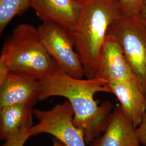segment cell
<instances>
[{
	"label": "cell",
	"instance_id": "6da1fadb",
	"mask_svg": "<svg viewBox=\"0 0 146 146\" xmlns=\"http://www.w3.org/2000/svg\"><path fill=\"white\" fill-rule=\"evenodd\" d=\"M40 81L38 101L52 96L66 98L74 110L73 124L83 132L87 145L104 133L114 108L110 101L99 105L94 99L98 93H110L108 83L104 80L76 78L58 68L51 76Z\"/></svg>",
	"mask_w": 146,
	"mask_h": 146
},
{
	"label": "cell",
	"instance_id": "7a4b0ae2",
	"mask_svg": "<svg viewBox=\"0 0 146 146\" xmlns=\"http://www.w3.org/2000/svg\"><path fill=\"white\" fill-rule=\"evenodd\" d=\"M80 16L69 32L80 55L87 78H95L104 39L110 26L123 13L119 0H78Z\"/></svg>",
	"mask_w": 146,
	"mask_h": 146
},
{
	"label": "cell",
	"instance_id": "3957f363",
	"mask_svg": "<svg viewBox=\"0 0 146 146\" xmlns=\"http://www.w3.org/2000/svg\"><path fill=\"white\" fill-rule=\"evenodd\" d=\"M10 72L42 80L58 67L43 46L37 28L28 23L16 27L5 41L0 58Z\"/></svg>",
	"mask_w": 146,
	"mask_h": 146
},
{
	"label": "cell",
	"instance_id": "277c9868",
	"mask_svg": "<svg viewBox=\"0 0 146 146\" xmlns=\"http://www.w3.org/2000/svg\"><path fill=\"white\" fill-rule=\"evenodd\" d=\"M108 33L119 43L146 95V27L139 16L123 14L110 26Z\"/></svg>",
	"mask_w": 146,
	"mask_h": 146
},
{
	"label": "cell",
	"instance_id": "5b68a950",
	"mask_svg": "<svg viewBox=\"0 0 146 146\" xmlns=\"http://www.w3.org/2000/svg\"><path fill=\"white\" fill-rule=\"evenodd\" d=\"M74 115L68 100L56 104L51 110H34V116L38 122L30 128L31 135L46 133L66 146H86L83 132L73 124Z\"/></svg>",
	"mask_w": 146,
	"mask_h": 146
},
{
	"label": "cell",
	"instance_id": "8992f818",
	"mask_svg": "<svg viewBox=\"0 0 146 146\" xmlns=\"http://www.w3.org/2000/svg\"><path fill=\"white\" fill-rule=\"evenodd\" d=\"M43 46L58 68L74 78H82L84 66L70 34L56 23L46 22L37 28Z\"/></svg>",
	"mask_w": 146,
	"mask_h": 146
},
{
	"label": "cell",
	"instance_id": "52a82bcc",
	"mask_svg": "<svg viewBox=\"0 0 146 146\" xmlns=\"http://www.w3.org/2000/svg\"><path fill=\"white\" fill-rule=\"evenodd\" d=\"M95 78L104 80L108 84L135 79L119 43L108 33L104 39Z\"/></svg>",
	"mask_w": 146,
	"mask_h": 146
},
{
	"label": "cell",
	"instance_id": "ba28073f",
	"mask_svg": "<svg viewBox=\"0 0 146 146\" xmlns=\"http://www.w3.org/2000/svg\"><path fill=\"white\" fill-rule=\"evenodd\" d=\"M40 91L39 80L10 72L0 84V108L13 104L34 105Z\"/></svg>",
	"mask_w": 146,
	"mask_h": 146
},
{
	"label": "cell",
	"instance_id": "9c48e42d",
	"mask_svg": "<svg viewBox=\"0 0 146 146\" xmlns=\"http://www.w3.org/2000/svg\"><path fill=\"white\" fill-rule=\"evenodd\" d=\"M135 128L121 107H114L110 115L107 127L99 137L89 146H141Z\"/></svg>",
	"mask_w": 146,
	"mask_h": 146
},
{
	"label": "cell",
	"instance_id": "30bf717a",
	"mask_svg": "<svg viewBox=\"0 0 146 146\" xmlns=\"http://www.w3.org/2000/svg\"><path fill=\"white\" fill-rule=\"evenodd\" d=\"M31 7L42 22L56 23L68 32L76 26L80 16L78 0H31Z\"/></svg>",
	"mask_w": 146,
	"mask_h": 146
},
{
	"label": "cell",
	"instance_id": "8fae6325",
	"mask_svg": "<svg viewBox=\"0 0 146 146\" xmlns=\"http://www.w3.org/2000/svg\"><path fill=\"white\" fill-rule=\"evenodd\" d=\"M110 93L119 100L123 113L135 128L141 123L146 111V95L136 79L108 84Z\"/></svg>",
	"mask_w": 146,
	"mask_h": 146
},
{
	"label": "cell",
	"instance_id": "7c38bea8",
	"mask_svg": "<svg viewBox=\"0 0 146 146\" xmlns=\"http://www.w3.org/2000/svg\"><path fill=\"white\" fill-rule=\"evenodd\" d=\"M34 105L15 104L0 108V139L5 141L23 128L33 125Z\"/></svg>",
	"mask_w": 146,
	"mask_h": 146
},
{
	"label": "cell",
	"instance_id": "4fadbf2b",
	"mask_svg": "<svg viewBox=\"0 0 146 146\" xmlns=\"http://www.w3.org/2000/svg\"><path fill=\"white\" fill-rule=\"evenodd\" d=\"M31 6V0H0V33L13 19L21 15Z\"/></svg>",
	"mask_w": 146,
	"mask_h": 146
},
{
	"label": "cell",
	"instance_id": "5bb4252c",
	"mask_svg": "<svg viewBox=\"0 0 146 146\" xmlns=\"http://www.w3.org/2000/svg\"><path fill=\"white\" fill-rule=\"evenodd\" d=\"M31 136L30 128H23L8 137L1 146H23Z\"/></svg>",
	"mask_w": 146,
	"mask_h": 146
},
{
	"label": "cell",
	"instance_id": "9a60e30c",
	"mask_svg": "<svg viewBox=\"0 0 146 146\" xmlns=\"http://www.w3.org/2000/svg\"><path fill=\"white\" fill-rule=\"evenodd\" d=\"M145 0H119L123 15L139 16Z\"/></svg>",
	"mask_w": 146,
	"mask_h": 146
},
{
	"label": "cell",
	"instance_id": "2e32d148",
	"mask_svg": "<svg viewBox=\"0 0 146 146\" xmlns=\"http://www.w3.org/2000/svg\"><path fill=\"white\" fill-rule=\"evenodd\" d=\"M136 134L141 144L146 145V111L141 123L135 129Z\"/></svg>",
	"mask_w": 146,
	"mask_h": 146
},
{
	"label": "cell",
	"instance_id": "e0dca14e",
	"mask_svg": "<svg viewBox=\"0 0 146 146\" xmlns=\"http://www.w3.org/2000/svg\"><path fill=\"white\" fill-rule=\"evenodd\" d=\"M139 16L142 23L146 27V0L142 4Z\"/></svg>",
	"mask_w": 146,
	"mask_h": 146
},
{
	"label": "cell",
	"instance_id": "ac0fdd59",
	"mask_svg": "<svg viewBox=\"0 0 146 146\" xmlns=\"http://www.w3.org/2000/svg\"><path fill=\"white\" fill-rule=\"evenodd\" d=\"M52 144H53L52 146H66L61 141H60L55 137H52Z\"/></svg>",
	"mask_w": 146,
	"mask_h": 146
}]
</instances>
